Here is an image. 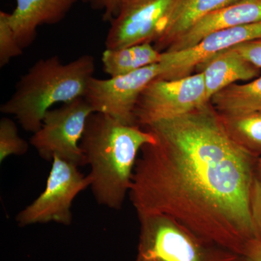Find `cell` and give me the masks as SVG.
I'll list each match as a JSON object with an SVG mask.
<instances>
[{"mask_svg": "<svg viewBox=\"0 0 261 261\" xmlns=\"http://www.w3.org/2000/svg\"><path fill=\"white\" fill-rule=\"evenodd\" d=\"M250 210L255 240H261V178L256 175L250 192Z\"/></svg>", "mask_w": 261, "mask_h": 261, "instance_id": "20", "label": "cell"}, {"mask_svg": "<svg viewBox=\"0 0 261 261\" xmlns=\"http://www.w3.org/2000/svg\"><path fill=\"white\" fill-rule=\"evenodd\" d=\"M255 175L257 177L261 178V158H259L256 161L255 166Z\"/></svg>", "mask_w": 261, "mask_h": 261, "instance_id": "24", "label": "cell"}, {"mask_svg": "<svg viewBox=\"0 0 261 261\" xmlns=\"http://www.w3.org/2000/svg\"><path fill=\"white\" fill-rule=\"evenodd\" d=\"M238 0H175L157 40V49L169 47L194 24Z\"/></svg>", "mask_w": 261, "mask_h": 261, "instance_id": "14", "label": "cell"}, {"mask_svg": "<svg viewBox=\"0 0 261 261\" xmlns=\"http://www.w3.org/2000/svg\"><path fill=\"white\" fill-rule=\"evenodd\" d=\"M94 70L95 61L90 55L67 63L57 56L42 58L20 77L0 111L15 116L24 130L35 133L53 106L84 97Z\"/></svg>", "mask_w": 261, "mask_h": 261, "instance_id": "3", "label": "cell"}, {"mask_svg": "<svg viewBox=\"0 0 261 261\" xmlns=\"http://www.w3.org/2000/svg\"><path fill=\"white\" fill-rule=\"evenodd\" d=\"M23 50L10 25L9 13L0 12V67L3 68L12 59L21 56Z\"/></svg>", "mask_w": 261, "mask_h": 261, "instance_id": "19", "label": "cell"}, {"mask_svg": "<svg viewBox=\"0 0 261 261\" xmlns=\"http://www.w3.org/2000/svg\"><path fill=\"white\" fill-rule=\"evenodd\" d=\"M160 74L159 63L107 80L92 77L84 98L94 113L108 115L125 124L137 125L135 110L139 98Z\"/></svg>", "mask_w": 261, "mask_h": 261, "instance_id": "8", "label": "cell"}, {"mask_svg": "<svg viewBox=\"0 0 261 261\" xmlns=\"http://www.w3.org/2000/svg\"><path fill=\"white\" fill-rule=\"evenodd\" d=\"M155 142L149 130L93 113L87 121L80 147L91 168L92 193L97 203L121 210L132 187L141 149Z\"/></svg>", "mask_w": 261, "mask_h": 261, "instance_id": "2", "label": "cell"}, {"mask_svg": "<svg viewBox=\"0 0 261 261\" xmlns=\"http://www.w3.org/2000/svg\"><path fill=\"white\" fill-rule=\"evenodd\" d=\"M135 261H245L227 247L201 238L170 216L140 214Z\"/></svg>", "mask_w": 261, "mask_h": 261, "instance_id": "4", "label": "cell"}, {"mask_svg": "<svg viewBox=\"0 0 261 261\" xmlns=\"http://www.w3.org/2000/svg\"><path fill=\"white\" fill-rule=\"evenodd\" d=\"M261 20V0H238L213 12L187 30L166 51L181 50L195 45L211 33Z\"/></svg>", "mask_w": 261, "mask_h": 261, "instance_id": "11", "label": "cell"}, {"mask_svg": "<svg viewBox=\"0 0 261 261\" xmlns=\"http://www.w3.org/2000/svg\"><path fill=\"white\" fill-rule=\"evenodd\" d=\"M130 200L140 214L170 216L201 238L244 255L255 240L250 197L257 160L231 138L210 102L144 127Z\"/></svg>", "mask_w": 261, "mask_h": 261, "instance_id": "1", "label": "cell"}, {"mask_svg": "<svg viewBox=\"0 0 261 261\" xmlns=\"http://www.w3.org/2000/svg\"><path fill=\"white\" fill-rule=\"evenodd\" d=\"M78 0H16L9 13L10 25L23 49L32 45L38 27L56 24L66 16Z\"/></svg>", "mask_w": 261, "mask_h": 261, "instance_id": "12", "label": "cell"}, {"mask_svg": "<svg viewBox=\"0 0 261 261\" xmlns=\"http://www.w3.org/2000/svg\"><path fill=\"white\" fill-rule=\"evenodd\" d=\"M29 150L27 141L18 135V128L13 120L3 118L0 121V162L11 155H23Z\"/></svg>", "mask_w": 261, "mask_h": 261, "instance_id": "18", "label": "cell"}, {"mask_svg": "<svg viewBox=\"0 0 261 261\" xmlns=\"http://www.w3.org/2000/svg\"><path fill=\"white\" fill-rule=\"evenodd\" d=\"M206 102L208 101L201 72L178 80L156 79L139 98L136 123L144 128L191 112Z\"/></svg>", "mask_w": 261, "mask_h": 261, "instance_id": "7", "label": "cell"}, {"mask_svg": "<svg viewBox=\"0 0 261 261\" xmlns=\"http://www.w3.org/2000/svg\"><path fill=\"white\" fill-rule=\"evenodd\" d=\"M175 0H125L111 22L106 49L156 41Z\"/></svg>", "mask_w": 261, "mask_h": 261, "instance_id": "9", "label": "cell"}, {"mask_svg": "<svg viewBox=\"0 0 261 261\" xmlns=\"http://www.w3.org/2000/svg\"><path fill=\"white\" fill-rule=\"evenodd\" d=\"M243 256L245 261H261V240L249 242Z\"/></svg>", "mask_w": 261, "mask_h": 261, "instance_id": "23", "label": "cell"}, {"mask_svg": "<svg viewBox=\"0 0 261 261\" xmlns=\"http://www.w3.org/2000/svg\"><path fill=\"white\" fill-rule=\"evenodd\" d=\"M94 10H102L104 21L111 22L117 16L125 0H84Z\"/></svg>", "mask_w": 261, "mask_h": 261, "instance_id": "22", "label": "cell"}, {"mask_svg": "<svg viewBox=\"0 0 261 261\" xmlns=\"http://www.w3.org/2000/svg\"><path fill=\"white\" fill-rule=\"evenodd\" d=\"M161 58L159 49L146 42L121 49H106L101 61L104 71L111 77H116L157 64Z\"/></svg>", "mask_w": 261, "mask_h": 261, "instance_id": "16", "label": "cell"}, {"mask_svg": "<svg viewBox=\"0 0 261 261\" xmlns=\"http://www.w3.org/2000/svg\"><path fill=\"white\" fill-rule=\"evenodd\" d=\"M197 69L203 75L208 102L215 94L239 81L255 80L261 70L232 48L211 57Z\"/></svg>", "mask_w": 261, "mask_h": 261, "instance_id": "13", "label": "cell"}, {"mask_svg": "<svg viewBox=\"0 0 261 261\" xmlns=\"http://www.w3.org/2000/svg\"><path fill=\"white\" fill-rule=\"evenodd\" d=\"M78 167L57 156L53 158L44 191L15 218L20 227L51 222L71 224L72 203L79 194L91 185L88 175L84 176Z\"/></svg>", "mask_w": 261, "mask_h": 261, "instance_id": "6", "label": "cell"}, {"mask_svg": "<svg viewBox=\"0 0 261 261\" xmlns=\"http://www.w3.org/2000/svg\"><path fill=\"white\" fill-rule=\"evenodd\" d=\"M220 116L231 138L255 159L261 158V112Z\"/></svg>", "mask_w": 261, "mask_h": 261, "instance_id": "17", "label": "cell"}, {"mask_svg": "<svg viewBox=\"0 0 261 261\" xmlns=\"http://www.w3.org/2000/svg\"><path fill=\"white\" fill-rule=\"evenodd\" d=\"M261 39V20L209 34L187 49L161 53L159 80H175L191 75L199 65L220 51Z\"/></svg>", "mask_w": 261, "mask_h": 261, "instance_id": "10", "label": "cell"}, {"mask_svg": "<svg viewBox=\"0 0 261 261\" xmlns=\"http://www.w3.org/2000/svg\"><path fill=\"white\" fill-rule=\"evenodd\" d=\"M245 60L261 69V39L241 43L231 47Z\"/></svg>", "mask_w": 261, "mask_h": 261, "instance_id": "21", "label": "cell"}, {"mask_svg": "<svg viewBox=\"0 0 261 261\" xmlns=\"http://www.w3.org/2000/svg\"><path fill=\"white\" fill-rule=\"evenodd\" d=\"M210 102L223 116L261 112V75L248 83L228 86L213 96Z\"/></svg>", "mask_w": 261, "mask_h": 261, "instance_id": "15", "label": "cell"}, {"mask_svg": "<svg viewBox=\"0 0 261 261\" xmlns=\"http://www.w3.org/2000/svg\"><path fill=\"white\" fill-rule=\"evenodd\" d=\"M93 113L84 97L49 110L41 128L31 137V145L46 161L51 162L57 156L76 166H85L80 143L88 118Z\"/></svg>", "mask_w": 261, "mask_h": 261, "instance_id": "5", "label": "cell"}]
</instances>
